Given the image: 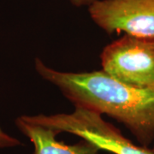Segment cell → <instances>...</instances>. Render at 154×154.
<instances>
[{"label":"cell","instance_id":"cell-1","mask_svg":"<svg viewBox=\"0 0 154 154\" xmlns=\"http://www.w3.org/2000/svg\"><path fill=\"white\" fill-rule=\"evenodd\" d=\"M34 68L45 81L57 88L75 107L106 115L122 123L140 146L154 141V89L122 82L104 70L64 72L47 66L40 58Z\"/></svg>","mask_w":154,"mask_h":154},{"label":"cell","instance_id":"cell-2","mask_svg":"<svg viewBox=\"0 0 154 154\" xmlns=\"http://www.w3.org/2000/svg\"><path fill=\"white\" fill-rule=\"evenodd\" d=\"M38 123L51 127L60 133H69L91 141L100 150L113 154H154L152 149L138 146L125 137L102 115L92 110L75 107L71 113L31 116Z\"/></svg>","mask_w":154,"mask_h":154},{"label":"cell","instance_id":"cell-3","mask_svg":"<svg viewBox=\"0 0 154 154\" xmlns=\"http://www.w3.org/2000/svg\"><path fill=\"white\" fill-rule=\"evenodd\" d=\"M102 70L142 89H154V36L124 34L105 46L100 55Z\"/></svg>","mask_w":154,"mask_h":154},{"label":"cell","instance_id":"cell-4","mask_svg":"<svg viewBox=\"0 0 154 154\" xmlns=\"http://www.w3.org/2000/svg\"><path fill=\"white\" fill-rule=\"evenodd\" d=\"M88 13L108 34L154 36V0H96Z\"/></svg>","mask_w":154,"mask_h":154},{"label":"cell","instance_id":"cell-5","mask_svg":"<svg viewBox=\"0 0 154 154\" xmlns=\"http://www.w3.org/2000/svg\"><path fill=\"white\" fill-rule=\"evenodd\" d=\"M16 125L33 144V154H99L101 151L96 145L84 139L74 145L63 143L57 140L60 133L33 121L31 116L17 117Z\"/></svg>","mask_w":154,"mask_h":154},{"label":"cell","instance_id":"cell-6","mask_svg":"<svg viewBox=\"0 0 154 154\" xmlns=\"http://www.w3.org/2000/svg\"><path fill=\"white\" fill-rule=\"evenodd\" d=\"M21 141L5 132L0 127V149L12 148L21 145Z\"/></svg>","mask_w":154,"mask_h":154},{"label":"cell","instance_id":"cell-7","mask_svg":"<svg viewBox=\"0 0 154 154\" xmlns=\"http://www.w3.org/2000/svg\"><path fill=\"white\" fill-rule=\"evenodd\" d=\"M72 5L75 7H84V6H89L92 5L96 0H69Z\"/></svg>","mask_w":154,"mask_h":154},{"label":"cell","instance_id":"cell-8","mask_svg":"<svg viewBox=\"0 0 154 154\" xmlns=\"http://www.w3.org/2000/svg\"><path fill=\"white\" fill-rule=\"evenodd\" d=\"M152 149L153 150V152H154V143H153V146H152Z\"/></svg>","mask_w":154,"mask_h":154}]
</instances>
